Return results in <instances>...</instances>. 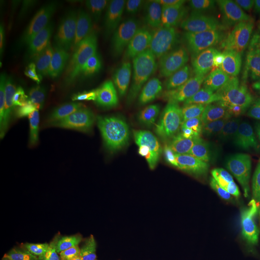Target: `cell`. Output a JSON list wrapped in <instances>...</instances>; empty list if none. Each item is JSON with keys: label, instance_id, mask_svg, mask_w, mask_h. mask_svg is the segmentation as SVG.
<instances>
[{"label": "cell", "instance_id": "obj_1", "mask_svg": "<svg viewBox=\"0 0 260 260\" xmlns=\"http://www.w3.org/2000/svg\"><path fill=\"white\" fill-rule=\"evenodd\" d=\"M195 75L190 65H183L161 84L149 99L131 140L129 161L132 168L149 164L162 149L168 130L177 117L194 105Z\"/></svg>", "mask_w": 260, "mask_h": 260}, {"label": "cell", "instance_id": "obj_2", "mask_svg": "<svg viewBox=\"0 0 260 260\" xmlns=\"http://www.w3.org/2000/svg\"><path fill=\"white\" fill-rule=\"evenodd\" d=\"M115 13L113 3H103L87 11L75 22L44 71L42 87L56 89L66 75L93 53Z\"/></svg>", "mask_w": 260, "mask_h": 260}, {"label": "cell", "instance_id": "obj_3", "mask_svg": "<svg viewBox=\"0 0 260 260\" xmlns=\"http://www.w3.org/2000/svg\"><path fill=\"white\" fill-rule=\"evenodd\" d=\"M155 27L138 21L123 38L108 76L112 93L135 103L149 84Z\"/></svg>", "mask_w": 260, "mask_h": 260}, {"label": "cell", "instance_id": "obj_4", "mask_svg": "<svg viewBox=\"0 0 260 260\" xmlns=\"http://www.w3.org/2000/svg\"><path fill=\"white\" fill-rule=\"evenodd\" d=\"M190 234L180 220L163 216L128 238L103 249L124 256L149 260H180Z\"/></svg>", "mask_w": 260, "mask_h": 260}, {"label": "cell", "instance_id": "obj_5", "mask_svg": "<svg viewBox=\"0 0 260 260\" xmlns=\"http://www.w3.org/2000/svg\"><path fill=\"white\" fill-rule=\"evenodd\" d=\"M252 2L225 0L219 4L209 33L208 54L211 72L223 69L239 51Z\"/></svg>", "mask_w": 260, "mask_h": 260}, {"label": "cell", "instance_id": "obj_6", "mask_svg": "<svg viewBox=\"0 0 260 260\" xmlns=\"http://www.w3.org/2000/svg\"><path fill=\"white\" fill-rule=\"evenodd\" d=\"M260 84V37L239 49L226 66L223 79V102L225 110L241 111Z\"/></svg>", "mask_w": 260, "mask_h": 260}, {"label": "cell", "instance_id": "obj_7", "mask_svg": "<svg viewBox=\"0 0 260 260\" xmlns=\"http://www.w3.org/2000/svg\"><path fill=\"white\" fill-rule=\"evenodd\" d=\"M107 61V48L101 44L92 54L74 68L56 88L55 108L69 117L100 88V79Z\"/></svg>", "mask_w": 260, "mask_h": 260}, {"label": "cell", "instance_id": "obj_8", "mask_svg": "<svg viewBox=\"0 0 260 260\" xmlns=\"http://www.w3.org/2000/svg\"><path fill=\"white\" fill-rule=\"evenodd\" d=\"M194 194L192 206L206 215L232 213L237 206V198L231 174L221 160L210 163L193 177Z\"/></svg>", "mask_w": 260, "mask_h": 260}, {"label": "cell", "instance_id": "obj_9", "mask_svg": "<svg viewBox=\"0 0 260 260\" xmlns=\"http://www.w3.org/2000/svg\"><path fill=\"white\" fill-rule=\"evenodd\" d=\"M184 54L185 46L180 31L167 20H160L154 33L151 71L147 88L149 100L168 77L183 66Z\"/></svg>", "mask_w": 260, "mask_h": 260}, {"label": "cell", "instance_id": "obj_10", "mask_svg": "<svg viewBox=\"0 0 260 260\" xmlns=\"http://www.w3.org/2000/svg\"><path fill=\"white\" fill-rule=\"evenodd\" d=\"M33 177L22 154L14 155L11 169V207L9 233L4 247L0 249V260H15L24 223L27 220L28 190Z\"/></svg>", "mask_w": 260, "mask_h": 260}, {"label": "cell", "instance_id": "obj_11", "mask_svg": "<svg viewBox=\"0 0 260 260\" xmlns=\"http://www.w3.org/2000/svg\"><path fill=\"white\" fill-rule=\"evenodd\" d=\"M228 166L241 194L251 191L260 162V124L251 122L231 142Z\"/></svg>", "mask_w": 260, "mask_h": 260}, {"label": "cell", "instance_id": "obj_12", "mask_svg": "<svg viewBox=\"0 0 260 260\" xmlns=\"http://www.w3.org/2000/svg\"><path fill=\"white\" fill-rule=\"evenodd\" d=\"M138 115L135 103L110 93L95 149L103 156L116 154L125 144Z\"/></svg>", "mask_w": 260, "mask_h": 260}, {"label": "cell", "instance_id": "obj_13", "mask_svg": "<svg viewBox=\"0 0 260 260\" xmlns=\"http://www.w3.org/2000/svg\"><path fill=\"white\" fill-rule=\"evenodd\" d=\"M165 216V209L156 205H141L126 208L113 215L98 233L95 245L102 250L138 233L149 223Z\"/></svg>", "mask_w": 260, "mask_h": 260}, {"label": "cell", "instance_id": "obj_14", "mask_svg": "<svg viewBox=\"0 0 260 260\" xmlns=\"http://www.w3.org/2000/svg\"><path fill=\"white\" fill-rule=\"evenodd\" d=\"M107 106V98L100 88L68 118L75 147L82 153L96 148L100 130Z\"/></svg>", "mask_w": 260, "mask_h": 260}, {"label": "cell", "instance_id": "obj_15", "mask_svg": "<svg viewBox=\"0 0 260 260\" xmlns=\"http://www.w3.org/2000/svg\"><path fill=\"white\" fill-rule=\"evenodd\" d=\"M195 249L200 260H258L251 243L235 233H197Z\"/></svg>", "mask_w": 260, "mask_h": 260}, {"label": "cell", "instance_id": "obj_16", "mask_svg": "<svg viewBox=\"0 0 260 260\" xmlns=\"http://www.w3.org/2000/svg\"><path fill=\"white\" fill-rule=\"evenodd\" d=\"M218 6L212 0H177L172 2L171 10L187 41L196 45Z\"/></svg>", "mask_w": 260, "mask_h": 260}, {"label": "cell", "instance_id": "obj_17", "mask_svg": "<svg viewBox=\"0 0 260 260\" xmlns=\"http://www.w3.org/2000/svg\"><path fill=\"white\" fill-rule=\"evenodd\" d=\"M204 130L203 118L194 104L174 121L168 130L162 149L172 154L182 152L200 142Z\"/></svg>", "mask_w": 260, "mask_h": 260}, {"label": "cell", "instance_id": "obj_18", "mask_svg": "<svg viewBox=\"0 0 260 260\" xmlns=\"http://www.w3.org/2000/svg\"><path fill=\"white\" fill-rule=\"evenodd\" d=\"M57 200L75 214V218H82L86 214L92 195L93 181L83 172L66 174L58 182Z\"/></svg>", "mask_w": 260, "mask_h": 260}, {"label": "cell", "instance_id": "obj_19", "mask_svg": "<svg viewBox=\"0 0 260 260\" xmlns=\"http://www.w3.org/2000/svg\"><path fill=\"white\" fill-rule=\"evenodd\" d=\"M14 159L9 146L1 150L0 156V249L4 247L9 233L11 207V169Z\"/></svg>", "mask_w": 260, "mask_h": 260}, {"label": "cell", "instance_id": "obj_20", "mask_svg": "<svg viewBox=\"0 0 260 260\" xmlns=\"http://www.w3.org/2000/svg\"><path fill=\"white\" fill-rule=\"evenodd\" d=\"M77 220L75 214L62 205L58 200L54 205L45 212L38 213L31 222L32 233L37 236L57 233L63 225L72 220Z\"/></svg>", "mask_w": 260, "mask_h": 260}, {"label": "cell", "instance_id": "obj_21", "mask_svg": "<svg viewBox=\"0 0 260 260\" xmlns=\"http://www.w3.org/2000/svg\"><path fill=\"white\" fill-rule=\"evenodd\" d=\"M57 201L55 192L50 189L46 177L38 174L33 177L28 190L26 205L30 213H42L50 209Z\"/></svg>", "mask_w": 260, "mask_h": 260}, {"label": "cell", "instance_id": "obj_22", "mask_svg": "<svg viewBox=\"0 0 260 260\" xmlns=\"http://www.w3.org/2000/svg\"><path fill=\"white\" fill-rule=\"evenodd\" d=\"M48 147L52 152L78 168L83 161L84 153L75 147L73 132L69 125L64 124L56 129L49 140Z\"/></svg>", "mask_w": 260, "mask_h": 260}, {"label": "cell", "instance_id": "obj_23", "mask_svg": "<svg viewBox=\"0 0 260 260\" xmlns=\"http://www.w3.org/2000/svg\"><path fill=\"white\" fill-rule=\"evenodd\" d=\"M194 194L193 178L177 183H169L166 185L156 186L149 189L144 196L146 202H190Z\"/></svg>", "mask_w": 260, "mask_h": 260}, {"label": "cell", "instance_id": "obj_24", "mask_svg": "<svg viewBox=\"0 0 260 260\" xmlns=\"http://www.w3.org/2000/svg\"><path fill=\"white\" fill-rule=\"evenodd\" d=\"M59 260H77L79 243V231L77 220H72L63 225L58 232Z\"/></svg>", "mask_w": 260, "mask_h": 260}, {"label": "cell", "instance_id": "obj_25", "mask_svg": "<svg viewBox=\"0 0 260 260\" xmlns=\"http://www.w3.org/2000/svg\"><path fill=\"white\" fill-rule=\"evenodd\" d=\"M8 85H9V61L5 49L0 51V108L1 112L7 103L8 98Z\"/></svg>", "mask_w": 260, "mask_h": 260}, {"label": "cell", "instance_id": "obj_26", "mask_svg": "<svg viewBox=\"0 0 260 260\" xmlns=\"http://www.w3.org/2000/svg\"><path fill=\"white\" fill-rule=\"evenodd\" d=\"M69 5L70 4L68 2H57V1L49 2L47 4L45 17L40 26L41 34H43L47 29L50 27L55 22L57 18L59 19V17L68 10Z\"/></svg>", "mask_w": 260, "mask_h": 260}, {"label": "cell", "instance_id": "obj_27", "mask_svg": "<svg viewBox=\"0 0 260 260\" xmlns=\"http://www.w3.org/2000/svg\"><path fill=\"white\" fill-rule=\"evenodd\" d=\"M248 114L251 120L260 119V84L255 93L252 95Z\"/></svg>", "mask_w": 260, "mask_h": 260}, {"label": "cell", "instance_id": "obj_28", "mask_svg": "<svg viewBox=\"0 0 260 260\" xmlns=\"http://www.w3.org/2000/svg\"><path fill=\"white\" fill-rule=\"evenodd\" d=\"M250 17L252 25L260 29V0L252 2Z\"/></svg>", "mask_w": 260, "mask_h": 260}, {"label": "cell", "instance_id": "obj_29", "mask_svg": "<svg viewBox=\"0 0 260 260\" xmlns=\"http://www.w3.org/2000/svg\"><path fill=\"white\" fill-rule=\"evenodd\" d=\"M253 205L256 208H260V177L258 180V184L256 187V190L254 192V197H253Z\"/></svg>", "mask_w": 260, "mask_h": 260}]
</instances>
